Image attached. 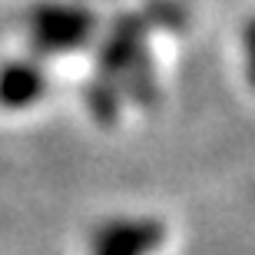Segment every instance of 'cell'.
I'll return each mask as SVG.
<instances>
[{
  "mask_svg": "<svg viewBox=\"0 0 255 255\" xmlns=\"http://www.w3.org/2000/svg\"><path fill=\"white\" fill-rule=\"evenodd\" d=\"M246 50H249V80L255 83V20L246 27Z\"/></svg>",
  "mask_w": 255,
  "mask_h": 255,
  "instance_id": "obj_6",
  "label": "cell"
},
{
  "mask_svg": "<svg viewBox=\"0 0 255 255\" xmlns=\"http://www.w3.org/2000/svg\"><path fill=\"white\" fill-rule=\"evenodd\" d=\"M90 103H93L96 116L110 123V120L116 116V90H113L110 83H103V86H93V90H90Z\"/></svg>",
  "mask_w": 255,
  "mask_h": 255,
  "instance_id": "obj_5",
  "label": "cell"
},
{
  "mask_svg": "<svg viewBox=\"0 0 255 255\" xmlns=\"http://www.w3.org/2000/svg\"><path fill=\"white\" fill-rule=\"evenodd\" d=\"M142 27H146V20L139 13H123V17L116 20L113 33H110V40H106V47H103V57H100V66H103L106 76L126 73V66L136 60Z\"/></svg>",
  "mask_w": 255,
  "mask_h": 255,
  "instance_id": "obj_3",
  "label": "cell"
},
{
  "mask_svg": "<svg viewBox=\"0 0 255 255\" xmlns=\"http://www.w3.org/2000/svg\"><path fill=\"white\" fill-rule=\"evenodd\" d=\"M43 93V76L33 66H7L0 73V103L3 106H27Z\"/></svg>",
  "mask_w": 255,
  "mask_h": 255,
  "instance_id": "obj_4",
  "label": "cell"
},
{
  "mask_svg": "<svg viewBox=\"0 0 255 255\" xmlns=\"http://www.w3.org/2000/svg\"><path fill=\"white\" fill-rule=\"evenodd\" d=\"M166 229L152 219H123L100 229L93 239V255H149L162 246Z\"/></svg>",
  "mask_w": 255,
  "mask_h": 255,
  "instance_id": "obj_2",
  "label": "cell"
},
{
  "mask_svg": "<svg viewBox=\"0 0 255 255\" xmlns=\"http://www.w3.org/2000/svg\"><path fill=\"white\" fill-rule=\"evenodd\" d=\"M93 30V13L80 7H40L33 17V37L40 50H73Z\"/></svg>",
  "mask_w": 255,
  "mask_h": 255,
  "instance_id": "obj_1",
  "label": "cell"
}]
</instances>
